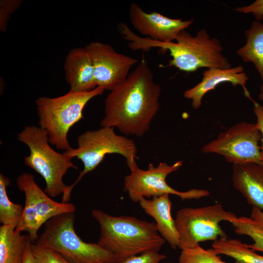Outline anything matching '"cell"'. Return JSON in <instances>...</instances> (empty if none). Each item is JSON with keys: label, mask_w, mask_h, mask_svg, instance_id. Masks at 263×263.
<instances>
[{"label": "cell", "mask_w": 263, "mask_h": 263, "mask_svg": "<svg viewBox=\"0 0 263 263\" xmlns=\"http://www.w3.org/2000/svg\"><path fill=\"white\" fill-rule=\"evenodd\" d=\"M161 92L142 58L126 79L107 95L101 127L116 128L125 135L143 136L158 112Z\"/></svg>", "instance_id": "6da1fadb"}, {"label": "cell", "mask_w": 263, "mask_h": 263, "mask_svg": "<svg viewBox=\"0 0 263 263\" xmlns=\"http://www.w3.org/2000/svg\"><path fill=\"white\" fill-rule=\"evenodd\" d=\"M118 29L124 38L129 41L131 50L147 52L152 48H159L169 51L172 57L169 65L181 71L192 72L201 68H231L227 58L222 53L219 40L210 38L205 29L200 30L195 36L183 30L179 33L175 41L168 43L140 37L124 23Z\"/></svg>", "instance_id": "7a4b0ae2"}, {"label": "cell", "mask_w": 263, "mask_h": 263, "mask_svg": "<svg viewBox=\"0 0 263 263\" xmlns=\"http://www.w3.org/2000/svg\"><path fill=\"white\" fill-rule=\"evenodd\" d=\"M93 217L100 227L97 244L114 257L117 263L142 254L159 252L165 240L155 222L132 216H114L93 209Z\"/></svg>", "instance_id": "3957f363"}, {"label": "cell", "mask_w": 263, "mask_h": 263, "mask_svg": "<svg viewBox=\"0 0 263 263\" xmlns=\"http://www.w3.org/2000/svg\"><path fill=\"white\" fill-rule=\"evenodd\" d=\"M104 91L96 87L87 92L69 91L56 97L41 96L37 99L39 125L46 132L49 143L58 150L70 149L68 139L70 129L84 118L83 111L88 102Z\"/></svg>", "instance_id": "277c9868"}, {"label": "cell", "mask_w": 263, "mask_h": 263, "mask_svg": "<svg viewBox=\"0 0 263 263\" xmlns=\"http://www.w3.org/2000/svg\"><path fill=\"white\" fill-rule=\"evenodd\" d=\"M77 148H71L64 152L82 162L83 169L75 182L68 186L62 196V202L68 203L74 187L87 173L94 169L107 154L117 153L126 160L129 167L136 164L137 148L134 141L126 136L116 134L114 128L101 127L95 130L87 131L77 138Z\"/></svg>", "instance_id": "5b68a950"}, {"label": "cell", "mask_w": 263, "mask_h": 263, "mask_svg": "<svg viewBox=\"0 0 263 263\" xmlns=\"http://www.w3.org/2000/svg\"><path fill=\"white\" fill-rule=\"evenodd\" d=\"M75 212L51 218L34 244L56 251L71 263H117L97 243L83 241L75 230Z\"/></svg>", "instance_id": "8992f818"}, {"label": "cell", "mask_w": 263, "mask_h": 263, "mask_svg": "<svg viewBox=\"0 0 263 263\" xmlns=\"http://www.w3.org/2000/svg\"><path fill=\"white\" fill-rule=\"evenodd\" d=\"M18 139L29 148L30 153L24 157L25 165L43 177L45 192L53 198L62 195L68 187L63 181V176L69 169H77L72 161L73 157L53 150L46 132L40 127H25L18 134Z\"/></svg>", "instance_id": "52a82bcc"}, {"label": "cell", "mask_w": 263, "mask_h": 263, "mask_svg": "<svg viewBox=\"0 0 263 263\" xmlns=\"http://www.w3.org/2000/svg\"><path fill=\"white\" fill-rule=\"evenodd\" d=\"M238 217L219 203L200 207H184L178 210L175 222L179 236L178 248L194 247L202 242L227 238L219 223H232Z\"/></svg>", "instance_id": "ba28073f"}, {"label": "cell", "mask_w": 263, "mask_h": 263, "mask_svg": "<svg viewBox=\"0 0 263 263\" xmlns=\"http://www.w3.org/2000/svg\"><path fill=\"white\" fill-rule=\"evenodd\" d=\"M182 165L181 160L171 165L161 162L155 166L150 163L147 169H142L136 163L129 167L130 173L124 178V189L130 199L135 203H138L142 198L148 199L165 194L176 195L182 200L199 199L208 196L210 193L207 189L192 188L180 191L167 184L168 175L178 170Z\"/></svg>", "instance_id": "9c48e42d"}, {"label": "cell", "mask_w": 263, "mask_h": 263, "mask_svg": "<svg viewBox=\"0 0 263 263\" xmlns=\"http://www.w3.org/2000/svg\"><path fill=\"white\" fill-rule=\"evenodd\" d=\"M19 189L25 196V204L21 219L15 228L17 232H27L31 241L37 240L41 226L58 215L75 212V206L70 202H58L51 199L36 183L34 176L24 172L17 178Z\"/></svg>", "instance_id": "30bf717a"}, {"label": "cell", "mask_w": 263, "mask_h": 263, "mask_svg": "<svg viewBox=\"0 0 263 263\" xmlns=\"http://www.w3.org/2000/svg\"><path fill=\"white\" fill-rule=\"evenodd\" d=\"M262 137L256 123L241 122L204 145L202 151L221 155L233 164L253 163L261 165L259 142Z\"/></svg>", "instance_id": "8fae6325"}, {"label": "cell", "mask_w": 263, "mask_h": 263, "mask_svg": "<svg viewBox=\"0 0 263 263\" xmlns=\"http://www.w3.org/2000/svg\"><path fill=\"white\" fill-rule=\"evenodd\" d=\"M92 58L96 87L112 91L123 83L137 63L136 58L116 52L110 44L92 41L86 46Z\"/></svg>", "instance_id": "7c38bea8"}, {"label": "cell", "mask_w": 263, "mask_h": 263, "mask_svg": "<svg viewBox=\"0 0 263 263\" xmlns=\"http://www.w3.org/2000/svg\"><path fill=\"white\" fill-rule=\"evenodd\" d=\"M129 19L132 26L140 34L161 42L175 41L179 33L189 27L193 19H172L158 12L147 13L132 2L129 7Z\"/></svg>", "instance_id": "4fadbf2b"}, {"label": "cell", "mask_w": 263, "mask_h": 263, "mask_svg": "<svg viewBox=\"0 0 263 263\" xmlns=\"http://www.w3.org/2000/svg\"><path fill=\"white\" fill-rule=\"evenodd\" d=\"M248 79L243 66L240 65L229 69L209 68L203 73L201 81L185 91L184 96L191 100V106L193 109H198L202 105V98L206 94L214 90L222 83L230 82L233 86L241 85L244 95L253 102L254 100L245 86Z\"/></svg>", "instance_id": "5bb4252c"}, {"label": "cell", "mask_w": 263, "mask_h": 263, "mask_svg": "<svg viewBox=\"0 0 263 263\" xmlns=\"http://www.w3.org/2000/svg\"><path fill=\"white\" fill-rule=\"evenodd\" d=\"M64 69L70 92H87L96 87L92 56L86 46L74 48L68 53Z\"/></svg>", "instance_id": "9a60e30c"}, {"label": "cell", "mask_w": 263, "mask_h": 263, "mask_svg": "<svg viewBox=\"0 0 263 263\" xmlns=\"http://www.w3.org/2000/svg\"><path fill=\"white\" fill-rule=\"evenodd\" d=\"M232 180L234 187L247 203L263 211V167L247 163L233 164Z\"/></svg>", "instance_id": "2e32d148"}, {"label": "cell", "mask_w": 263, "mask_h": 263, "mask_svg": "<svg viewBox=\"0 0 263 263\" xmlns=\"http://www.w3.org/2000/svg\"><path fill=\"white\" fill-rule=\"evenodd\" d=\"M169 195L165 194L150 199L142 198L138 203L143 210L154 219L161 236L173 249H176L179 244V236L171 215L172 202Z\"/></svg>", "instance_id": "e0dca14e"}, {"label": "cell", "mask_w": 263, "mask_h": 263, "mask_svg": "<svg viewBox=\"0 0 263 263\" xmlns=\"http://www.w3.org/2000/svg\"><path fill=\"white\" fill-rule=\"evenodd\" d=\"M30 240L11 225L0 226V263H23Z\"/></svg>", "instance_id": "ac0fdd59"}, {"label": "cell", "mask_w": 263, "mask_h": 263, "mask_svg": "<svg viewBox=\"0 0 263 263\" xmlns=\"http://www.w3.org/2000/svg\"><path fill=\"white\" fill-rule=\"evenodd\" d=\"M246 43L237 54L244 62H252L263 80V22L255 20L244 31Z\"/></svg>", "instance_id": "d6986e66"}, {"label": "cell", "mask_w": 263, "mask_h": 263, "mask_svg": "<svg viewBox=\"0 0 263 263\" xmlns=\"http://www.w3.org/2000/svg\"><path fill=\"white\" fill-rule=\"evenodd\" d=\"M212 247L217 254L230 257L235 260V263H263V256L237 239H218L213 241Z\"/></svg>", "instance_id": "ffe728a7"}, {"label": "cell", "mask_w": 263, "mask_h": 263, "mask_svg": "<svg viewBox=\"0 0 263 263\" xmlns=\"http://www.w3.org/2000/svg\"><path fill=\"white\" fill-rule=\"evenodd\" d=\"M10 184L9 178L0 174V222L2 225H11L15 228L22 217L23 208L21 205L13 203L9 199L7 187Z\"/></svg>", "instance_id": "44dd1931"}, {"label": "cell", "mask_w": 263, "mask_h": 263, "mask_svg": "<svg viewBox=\"0 0 263 263\" xmlns=\"http://www.w3.org/2000/svg\"><path fill=\"white\" fill-rule=\"evenodd\" d=\"M231 224L237 234L248 236L253 240L254 243L248 244L249 248L254 251L263 252V230L250 217H238Z\"/></svg>", "instance_id": "7402d4cb"}, {"label": "cell", "mask_w": 263, "mask_h": 263, "mask_svg": "<svg viewBox=\"0 0 263 263\" xmlns=\"http://www.w3.org/2000/svg\"><path fill=\"white\" fill-rule=\"evenodd\" d=\"M179 263H226L213 248L205 249L199 244L181 250Z\"/></svg>", "instance_id": "603a6c76"}, {"label": "cell", "mask_w": 263, "mask_h": 263, "mask_svg": "<svg viewBox=\"0 0 263 263\" xmlns=\"http://www.w3.org/2000/svg\"><path fill=\"white\" fill-rule=\"evenodd\" d=\"M32 250L38 263H71L58 252L50 248L32 243Z\"/></svg>", "instance_id": "cb8c5ba5"}, {"label": "cell", "mask_w": 263, "mask_h": 263, "mask_svg": "<svg viewBox=\"0 0 263 263\" xmlns=\"http://www.w3.org/2000/svg\"><path fill=\"white\" fill-rule=\"evenodd\" d=\"M22 0H1L0 1V29L5 31L10 15L20 6Z\"/></svg>", "instance_id": "d4e9b609"}, {"label": "cell", "mask_w": 263, "mask_h": 263, "mask_svg": "<svg viewBox=\"0 0 263 263\" xmlns=\"http://www.w3.org/2000/svg\"><path fill=\"white\" fill-rule=\"evenodd\" d=\"M166 258L159 252H149L130 258L121 263H160Z\"/></svg>", "instance_id": "484cf974"}, {"label": "cell", "mask_w": 263, "mask_h": 263, "mask_svg": "<svg viewBox=\"0 0 263 263\" xmlns=\"http://www.w3.org/2000/svg\"><path fill=\"white\" fill-rule=\"evenodd\" d=\"M234 10L244 14L251 13L256 20L260 21L263 19V0H256L249 5L237 7Z\"/></svg>", "instance_id": "4316f807"}, {"label": "cell", "mask_w": 263, "mask_h": 263, "mask_svg": "<svg viewBox=\"0 0 263 263\" xmlns=\"http://www.w3.org/2000/svg\"><path fill=\"white\" fill-rule=\"evenodd\" d=\"M253 111L257 117L256 123L257 128L260 130L262 137L261 139L262 145L261 146V165L263 167V106L260 105L258 102L254 101Z\"/></svg>", "instance_id": "83f0119b"}, {"label": "cell", "mask_w": 263, "mask_h": 263, "mask_svg": "<svg viewBox=\"0 0 263 263\" xmlns=\"http://www.w3.org/2000/svg\"><path fill=\"white\" fill-rule=\"evenodd\" d=\"M250 218L260 228L263 230V211L257 207H252Z\"/></svg>", "instance_id": "f1b7e54d"}, {"label": "cell", "mask_w": 263, "mask_h": 263, "mask_svg": "<svg viewBox=\"0 0 263 263\" xmlns=\"http://www.w3.org/2000/svg\"><path fill=\"white\" fill-rule=\"evenodd\" d=\"M32 242L30 241L27 245L23 263H36V260L32 250Z\"/></svg>", "instance_id": "f546056e"}, {"label": "cell", "mask_w": 263, "mask_h": 263, "mask_svg": "<svg viewBox=\"0 0 263 263\" xmlns=\"http://www.w3.org/2000/svg\"><path fill=\"white\" fill-rule=\"evenodd\" d=\"M259 98L260 100L263 101V82L262 83L260 87V92L259 94Z\"/></svg>", "instance_id": "4dcf8cb0"}, {"label": "cell", "mask_w": 263, "mask_h": 263, "mask_svg": "<svg viewBox=\"0 0 263 263\" xmlns=\"http://www.w3.org/2000/svg\"></svg>", "instance_id": "1f68e13d"}]
</instances>
